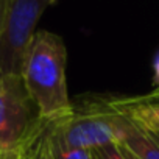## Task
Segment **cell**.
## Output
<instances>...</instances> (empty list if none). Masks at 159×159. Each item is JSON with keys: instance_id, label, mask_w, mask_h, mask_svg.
Listing matches in <instances>:
<instances>
[{"instance_id": "obj_1", "label": "cell", "mask_w": 159, "mask_h": 159, "mask_svg": "<svg viewBox=\"0 0 159 159\" xmlns=\"http://www.w3.org/2000/svg\"><path fill=\"white\" fill-rule=\"evenodd\" d=\"M67 50L61 36L38 30L22 69L24 86L34 103L39 119L58 123L72 114L67 92Z\"/></svg>"}, {"instance_id": "obj_2", "label": "cell", "mask_w": 159, "mask_h": 159, "mask_svg": "<svg viewBox=\"0 0 159 159\" xmlns=\"http://www.w3.org/2000/svg\"><path fill=\"white\" fill-rule=\"evenodd\" d=\"M76 100L67 119L50 125V142L64 150L92 151L119 140V112L109 97L83 95Z\"/></svg>"}, {"instance_id": "obj_3", "label": "cell", "mask_w": 159, "mask_h": 159, "mask_svg": "<svg viewBox=\"0 0 159 159\" xmlns=\"http://www.w3.org/2000/svg\"><path fill=\"white\" fill-rule=\"evenodd\" d=\"M52 0H7L0 30V78L22 75L25 58L38 33V24Z\"/></svg>"}, {"instance_id": "obj_4", "label": "cell", "mask_w": 159, "mask_h": 159, "mask_svg": "<svg viewBox=\"0 0 159 159\" xmlns=\"http://www.w3.org/2000/svg\"><path fill=\"white\" fill-rule=\"evenodd\" d=\"M41 122L22 76L0 78V150L20 145Z\"/></svg>"}, {"instance_id": "obj_5", "label": "cell", "mask_w": 159, "mask_h": 159, "mask_svg": "<svg viewBox=\"0 0 159 159\" xmlns=\"http://www.w3.org/2000/svg\"><path fill=\"white\" fill-rule=\"evenodd\" d=\"M117 112H119V122H117L119 140L117 142L123 145L129 153H133L137 159H159V137L153 134L151 131L137 125L134 120L126 117L119 109Z\"/></svg>"}, {"instance_id": "obj_6", "label": "cell", "mask_w": 159, "mask_h": 159, "mask_svg": "<svg viewBox=\"0 0 159 159\" xmlns=\"http://www.w3.org/2000/svg\"><path fill=\"white\" fill-rule=\"evenodd\" d=\"M50 125L41 122L39 126L28 136L25 147V159H48V131Z\"/></svg>"}, {"instance_id": "obj_7", "label": "cell", "mask_w": 159, "mask_h": 159, "mask_svg": "<svg viewBox=\"0 0 159 159\" xmlns=\"http://www.w3.org/2000/svg\"><path fill=\"white\" fill-rule=\"evenodd\" d=\"M48 159H94L92 151L88 150H64L48 139Z\"/></svg>"}, {"instance_id": "obj_8", "label": "cell", "mask_w": 159, "mask_h": 159, "mask_svg": "<svg viewBox=\"0 0 159 159\" xmlns=\"http://www.w3.org/2000/svg\"><path fill=\"white\" fill-rule=\"evenodd\" d=\"M92 156H94V159H126L119 142H112V143H108V145L92 150Z\"/></svg>"}, {"instance_id": "obj_9", "label": "cell", "mask_w": 159, "mask_h": 159, "mask_svg": "<svg viewBox=\"0 0 159 159\" xmlns=\"http://www.w3.org/2000/svg\"><path fill=\"white\" fill-rule=\"evenodd\" d=\"M28 139V137H27ZM27 139L10 150H0V159H25V147H27Z\"/></svg>"}, {"instance_id": "obj_10", "label": "cell", "mask_w": 159, "mask_h": 159, "mask_svg": "<svg viewBox=\"0 0 159 159\" xmlns=\"http://www.w3.org/2000/svg\"><path fill=\"white\" fill-rule=\"evenodd\" d=\"M134 100L142 102V103H156L159 100V89H153L150 94L147 95H140V97H134Z\"/></svg>"}, {"instance_id": "obj_11", "label": "cell", "mask_w": 159, "mask_h": 159, "mask_svg": "<svg viewBox=\"0 0 159 159\" xmlns=\"http://www.w3.org/2000/svg\"><path fill=\"white\" fill-rule=\"evenodd\" d=\"M153 72H154V78H153V83H154V89H159V53L154 58L153 62Z\"/></svg>"}, {"instance_id": "obj_12", "label": "cell", "mask_w": 159, "mask_h": 159, "mask_svg": "<svg viewBox=\"0 0 159 159\" xmlns=\"http://www.w3.org/2000/svg\"><path fill=\"white\" fill-rule=\"evenodd\" d=\"M5 11H7V0H0V30H2V25H3Z\"/></svg>"}, {"instance_id": "obj_13", "label": "cell", "mask_w": 159, "mask_h": 159, "mask_svg": "<svg viewBox=\"0 0 159 159\" xmlns=\"http://www.w3.org/2000/svg\"><path fill=\"white\" fill-rule=\"evenodd\" d=\"M120 147H122V150H123V153H125L126 159H137V157H136V156H134L133 153H129V151H128V150H126V148H125L123 145H120Z\"/></svg>"}, {"instance_id": "obj_14", "label": "cell", "mask_w": 159, "mask_h": 159, "mask_svg": "<svg viewBox=\"0 0 159 159\" xmlns=\"http://www.w3.org/2000/svg\"><path fill=\"white\" fill-rule=\"evenodd\" d=\"M153 134H156V133H153ZM156 136H157V137H159V134H156Z\"/></svg>"}]
</instances>
